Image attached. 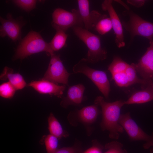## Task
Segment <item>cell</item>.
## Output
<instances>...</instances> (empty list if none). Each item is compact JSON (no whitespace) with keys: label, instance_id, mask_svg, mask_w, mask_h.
<instances>
[{"label":"cell","instance_id":"4fadbf2b","mask_svg":"<svg viewBox=\"0 0 153 153\" xmlns=\"http://www.w3.org/2000/svg\"><path fill=\"white\" fill-rule=\"evenodd\" d=\"M40 94H47L61 97L65 90L66 85H59L49 81L41 79L31 82L28 84Z\"/></svg>","mask_w":153,"mask_h":153},{"label":"cell","instance_id":"2e32d148","mask_svg":"<svg viewBox=\"0 0 153 153\" xmlns=\"http://www.w3.org/2000/svg\"><path fill=\"white\" fill-rule=\"evenodd\" d=\"M1 80H8V81L16 90H20L24 88L26 85V83L22 76L20 73H14L13 69L5 67L0 75Z\"/></svg>","mask_w":153,"mask_h":153},{"label":"cell","instance_id":"e0dca14e","mask_svg":"<svg viewBox=\"0 0 153 153\" xmlns=\"http://www.w3.org/2000/svg\"><path fill=\"white\" fill-rule=\"evenodd\" d=\"M153 101V89L150 85L145 86L143 90L133 93L129 99L124 101L126 104H142Z\"/></svg>","mask_w":153,"mask_h":153},{"label":"cell","instance_id":"cb8c5ba5","mask_svg":"<svg viewBox=\"0 0 153 153\" xmlns=\"http://www.w3.org/2000/svg\"><path fill=\"white\" fill-rule=\"evenodd\" d=\"M123 147V144L121 143L113 141L105 144L104 147L106 151L104 153H128Z\"/></svg>","mask_w":153,"mask_h":153},{"label":"cell","instance_id":"484cf974","mask_svg":"<svg viewBox=\"0 0 153 153\" xmlns=\"http://www.w3.org/2000/svg\"><path fill=\"white\" fill-rule=\"evenodd\" d=\"M12 2L22 10L29 12L34 9L37 1L35 0H15Z\"/></svg>","mask_w":153,"mask_h":153},{"label":"cell","instance_id":"5b68a950","mask_svg":"<svg viewBox=\"0 0 153 153\" xmlns=\"http://www.w3.org/2000/svg\"><path fill=\"white\" fill-rule=\"evenodd\" d=\"M119 123L131 140L144 142L143 147L145 149L153 147V132L149 135L144 132L132 119L129 112L121 114Z\"/></svg>","mask_w":153,"mask_h":153},{"label":"cell","instance_id":"4dcf8cb0","mask_svg":"<svg viewBox=\"0 0 153 153\" xmlns=\"http://www.w3.org/2000/svg\"><path fill=\"white\" fill-rule=\"evenodd\" d=\"M150 152L151 153H153V147L151 149Z\"/></svg>","mask_w":153,"mask_h":153},{"label":"cell","instance_id":"5bb4252c","mask_svg":"<svg viewBox=\"0 0 153 153\" xmlns=\"http://www.w3.org/2000/svg\"><path fill=\"white\" fill-rule=\"evenodd\" d=\"M85 89L84 86L80 84L69 87L66 96L63 98L60 103L61 106L66 108L71 105H80L83 100Z\"/></svg>","mask_w":153,"mask_h":153},{"label":"cell","instance_id":"603a6c76","mask_svg":"<svg viewBox=\"0 0 153 153\" xmlns=\"http://www.w3.org/2000/svg\"><path fill=\"white\" fill-rule=\"evenodd\" d=\"M43 138L47 153H54L58 149L59 139L50 134Z\"/></svg>","mask_w":153,"mask_h":153},{"label":"cell","instance_id":"ba28073f","mask_svg":"<svg viewBox=\"0 0 153 153\" xmlns=\"http://www.w3.org/2000/svg\"><path fill=\"white\" fill-rule=\"evenodd\" d=\"M48 68L42 79L58 84L68 85V80L71 75L67 71L59 55L54 53L50 56Z\"/></svg>","mask_w":153,"mask_h":153},{"label":"cell","instance_id":"44dd1931","mask_svg":"<svg viewBox=\"0 0 153 153\" xmlns=\"http://www.w3.org/2000/svg\"><path fill=\"white\" fill-rule=\"evenodd\" d=\"M129 64L118 57H115L109 66L108 70L111 75L126 71Z\"/></svg>","mask_w":153,"mask_h":153},{"label":"cell","instance_id":"9a60e30c","mask_svg":"<svg viewBox=\"0 0 153 153\" xmlns=\"http://www.w3.org/2000/svg\"><path fill=\"white\" fill-rule=\"evenodd\" d=\"M98 106L94 104L77 110L76 115L77 120L85 125L92 124L95 121L100 113Z\"/></svg>","mask_w":153,"mask_h":153},{"label":"cell","instance_id":"30bf717a","mask_svg":"<svg viewBox=\"0 0 153 153\" xmlns=\"http://www.w3.org/2000/svg\"><path fill=\"white\" fill-rule=\"evenodd\" d=\"M137 72L143 78L150 83L153 82V40L146 52L137 63H134Z\"/></svg>","mask_w":153,"mask_h":153},{"label":"cell","instance_id":"7402d4cb","mask_svg":"<svg viewBox=\"0 0 153 153\" xmlns=\"http://www.w3.org/2000/svg\"><path fill=\"white\" fill-rule=\"evenodd\" d=\"M94 28L100 35L107 33L112 28L110 18L107 16L101 18L97 23Z\"/></svg>","mask_w":153,"mask_h":153},{"label":"cell","instance_id":"4316f807","mask_svg":"<svg viewBox=\"0 0 153 153\" xmlns=\"http://www.w3.org/2000/svg\"><path fill=\"white\" fill-rule=\"evenodd\" d=\"M112 79L116 84L121 87L129 86L125 71L112 75Z\"/></svg>","mask_w":153,"mask_h":153},{"label":"cell","instance_id":"9c48e42d","mask_svg":"<svg viewBox=\"0 0 153 153\" xmlns=\"http://www.w3.org/2000/svg\"><path fill=\"white\" fill-rule=\"evenodd\" d=\"M22 19H14L12 14L8 13L7 19L0 17L1 25L0 35L2 37L7 36L14 42L21 39V29L26 24Z\"/></svg>","mask_w":153,"mask_h":153},{"label":"cell","instance_id":"d4e9b609","mask_svg":"<svg viewBox=\"0 0 153 153\" xmlns=\"http://www.w3.org/2000/svg\"><path fill=\"white\" fill-rule=\"evenodd\" d=\"M16 90L9 82L3 83L0 85V96L5 98H11L14 96Z\"/></svg>","mask_w":153,"mask_h":153},{"label":"cell","instance_id":"7a4b0ae2","mask_svg":"<svg viewBox=\"0 0 153 153\" xmlns=\"http://www.w3.org/2000/svg\"><path fill=\"white\" fill-rule=\"evenodd\" d=\"M43 52L49 56L54 53L51 49L49 43L44 41L39 33L31 30L20 41L13 58L23 59L32 54Z\"/></svg>","mask_w":153,"mask_h":153},{"label":"cell","instance_id":"f1b7e54d","mask_svg":"<svg viewBox=\"0 0 153 153\" xmlns=\"http://www.w3.org/2000/svg\"><path fill=\"white\" fill-rule=\"evenodd\" d=\"M80 151L77 146H74L58 149L54 153H80Z\"/></svg>","mask_w":153,"mask_h":153},{"label":"cell","instance_id":"1f68e13d","mask_svg":"<svg viewBox=\"0 0 153 153\" xmlns=\"http://www.w3.org/2000/svg\"><path fill=\"white\" fill-rule=\"evenodd\" d=\"M150 86L152 87L153 89V82L151 83L150 84Z\"/></svg>","mask_w":153,"mask_h":153},{"label":"cell","instance_id":"6da1fadb","mask_svg":"<svg viewBox=\"0 0 153 153\" xmlns=\"http://www.w3.org/2000/svg\"><path fill=\"white\" fill-rule=\"evenodd\" d=\"M124 101L119 100L112 102H107L100 96L96 97L95 104L100 106L102 110V118L100 126L103 131L109 132V137L112 139H118L120 133L124 131V129L119 123L120 110L125 105Z\"/></svg>","mask_w":153,"mask_h":153},{"label":"cell","instance_id":"83f0119b","mask_svg":"<svg viewBox=\"0 0 153 153\" xmlns=\"http://www.w3.org/2000/svg\"><path fill=\"white\" fill-rule=\"evenodd\" d=\"M92 142V146L82 153H103L104 147L96 140Z\"/></svg>","mask_w":153,"mask_h":153},{"label":"cell","instance_id":"52a82bcc","mask_svg":"<svg viewBox=\"0 0 153 153\" xmlns=\"http://www.w3.org/2000/svg\"><path fill=\"white\" fill-rule=\"evenodd\" d=\"M52 26L57 27L65 32L71 27H82L84 25L78 10L75 9L69 12L61 8H57L52 13Z\"/></svg>","mask_w":153,"mask_h":153},{"label":"cell","instance_id":"f546056e","mask_svg":"<svg viewBox=\"0 0 153 153\" xmlns=\"http://www.w3.org/2000/svg\"><path fill=\"white\" fill-rule=\"evenodd\" d=\"M127 2L129 4L135 7L139 8L144 5L146 1L142 0H128Z\"/></svg>","mask_w":153,"mask_h":153},{"label":"cell","instance_id":"8fae6325","mask_svg":"<svg viewBox=\"0 0 153 153\" xmlns=\"http://www.w3.org/2000/svg\"><path fill=\"white\" fill-rule=\"evenodd\" d=\"M112 0H105L102 4L101 7L104 10L108 12L115 35V43L118 48H121L125 45L122 24L112 6Z\"/></svg>","mask_w":153,"mask_h":153},{"label":"cell","instance_id":"3957f363","mask_svg":"<svg viewBox=\"0 0 153 153\" xmlns=\"http://www.w3.org/2000/svg\"><path fill=\"white\" fill-rule=\"evenodd\" d=\"M75 35L88 49L86 58L88 63H94L105 60L107 52L101 45L100 37L81 26L73 27Z\"/></svg>","mask_w":153,"mask_h":153},{"label":"cell","instance_id":"d6986e66","mask_svg":"<svg viewBox=\"0 0 153 153\" xmlns=\"http://www.w3.org/2000/svg\"><path fill=\"white\" fill-rule=\"evenodd\" d=\"M52 27L56 30V33L49 43L51 49L54 52L65 46L68 36L65 32L58 27L55 26Z\"/></svg>","mask_w":153,"mask_h":153},{"label":"cell","instance_id":"277c9868","mask_svg":"<svg viewBox=\"0 0 153 153\" xmlns=\"http://www.w3.org/2000/svg\"><path fill=\"white\" fill-rule=\"evenodd\" d=\"M85 58L82 59L73 67L75 73H82L90 79L106 98L108 97L110 84L105 72L92 68L87 65Z\"/></svg>","mask_w":153,"mask_h":153},{"label":"cell","instance_id":"ffe728a7","mask_svg":"<svg viewBox=\"0 0 153 153\" xmlns=\"http://www.w3.org/2000/svg\"><path fill=\"white\" fill-rule=\"evenodd\" d=\"M125 72L129 86L137 83L142 84L146 86L152 83L138 77L137 75V72L135 69L134 63L129 64Z\"/></svg>","mask_w":153,"mask_h":153},{"label":"cell","instance_id":"ac0fdd59","mask_svg":"<svg viewBox=\"0 0 153 153\" xmlns=\"http://www.w3.org/2000/svg\"><path fill=\"white\" fill-rule=\"evenodd\" d=\"M48 129L50 134L59 139L69 136L68 133L63 129L60 123L52 112L48 118Z\"/></svg>","mask_w":153,"mask_h":153},{"label":"cell","instance_id":"8992f818","mask_svg":"<svg viewBox=\"0 0 153 153\" xmlns=\"http://www.w3.org/2000/svg\"><path fill=\"white\" fill-rule=\"evenodd\" d=\"M128 12L129 19L127 22H123L122 25L130 33L131 39L136 36L146 38L150 42L153 38V23L142 18L132 11Z\"/></svg>","mask_w":153,"mask_h":153},{"label":"cell","instance_id":"7c38bea8","mask_svg":"<svg viewBox=\"0 0 153 153\" xmlns=\"http://www.w3.org/2000/svg\"><path fill=\"white\" fill-rule=\"evenodd\" d=\"M78 10L83 22L85 29L89 30L94 28L98 22L101 18L107 16L96 10L90 11L88 0L77 1Z\"/></svg>","mask_w":153,"mask_h":153}]
</instances>
